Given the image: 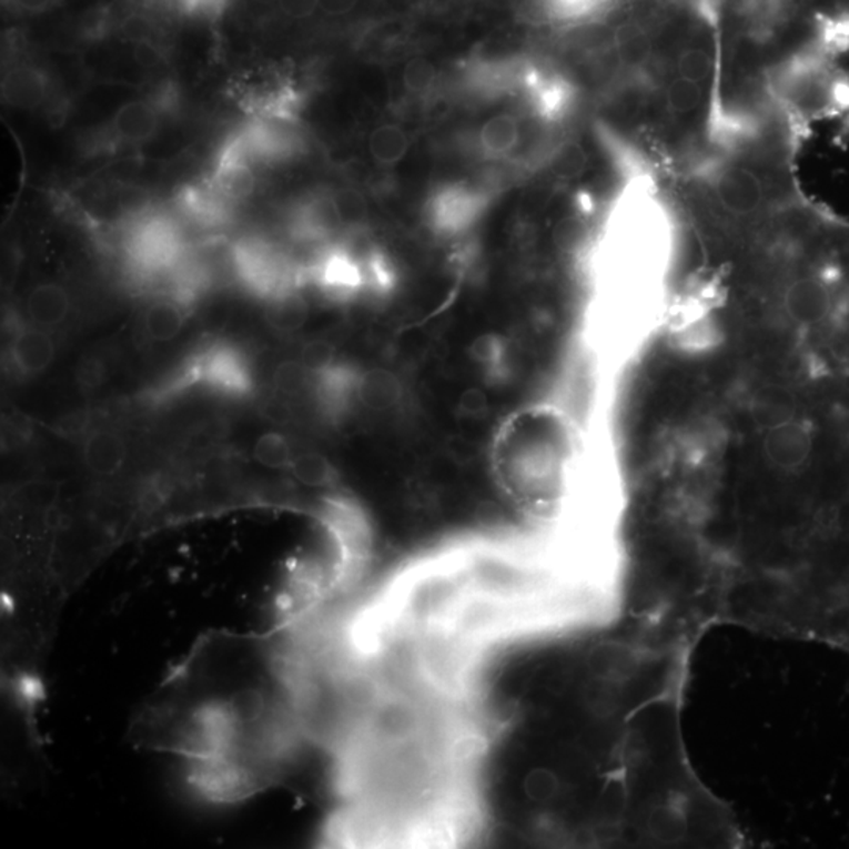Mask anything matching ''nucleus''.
<instances>
[{"label": "nucleus", "instance_id": "29", "mask_svg": "<svg viewBox=\"0 0 849 849\" xmlns=\"http://www.w3.org/2000/svg\"><path fill=\"white\" fill-rule=\"evenodd\" d=\"M256 3H262V6H277L279 0H255Z\"/></svg>", "mask_w": 849, "mask_h": 849}, {"label": "nucleus", "instance_id": "12", "mask_svg": "<svg viewBox=\"0 0 849 849\" xmlns=\"http://www.w3.org/2000/svg\"><path fill=\"white\" fill-rule=\"evenodd\" d=\"M184 326L183 309L173 301H158L145 313L146 335L153 342H170Z\"/></svg>", "mask_w": 849, "mask_h": 849}, {"label": "nucleus", "instance_id": "19", "mask_svg": "<svg viewBox=\"0 0 849 849\" xmlns=\"http://www.w3.org/2000/svg\"><path fill=\"white\" fill-rule=\"evenodd\" d=\"M437 216L443 219L444 224L448 221L453 224H458L459 219L462 222L464 219L475 213V206H477V198L471 192L464 191V189H447L444 194L437 198Z\"/></svg>", "mask_w": 849, "mask_h": 849}, {"label": "nucleus", "instance_id": "18", "mask_svg": "<svg viewBox=\"0 0 849 849\" xmlns=\"http://www.w3.org/2000/svg\"><path fill=\"white\" fill-rule=\"evenodd\" d=\"M560 779L553 769L534 768L526 774L523 780V791L528 801L545 806L553 802L560 792Z\"/></svg>", "mask_w": 849, "mask_h": 849}, {"label": "nucleus", "instance_id": "25", "mask_svg": "<svg viewBox=\"0 0 849 849\" xmlns=\"http://www.w3.org/2000/svg\"><path fill=\"white\" fill-rule=\"evenodd\" d=\"M456 406L462 417L477 421L488 413L489 398L481 387H469L459 395Z\"/></svg>", "mask_w": 849, "mask_h": 849}, {"label": "nucleus", "instance_id": "20", "mask_svg": "<svg viewBox=\"0 0 849 849\" xmlns=\"http://www.w3.org/2000/svg\"><path fill=\"white\" fill-rule=\"evenodd\" d=\"M309 375L311 372L302 365L301 361L282 362L274 370L273 384L275 391L289 396L300 395L307 386Z\"/></svg>", "mask_w": 849, "mask_h": 849}, {"label": "nucleus", "instance_id": "21", "mask_svg": "<svg viewBox=\"0 0 849 849\" xmlns=\"http://www.w3.org/2000/svg\"><path fill=\"white\" fill-rule=\"evenodd\" d=\"M305 221L312 230L319 233H332L343 225L332 195L331 198L313 200L305 211Z\"/></svg>", "mask_w": 849, "mask_h": 849}, {"label": "nucleus", "instance_id": "10", "mask_svg": "<svg viewBox=\"0 0 849 849\" xmlns=\"http://www.w3.org/2000/svg\"><path fill=\"white\" fill-rule=\"evenodd\" d=\"M520 130L518 120L508 113L491 117L488 122L483 124L481 131V143L486 153L493 156H504L509 151L518 146Z\"/></svg>", "mask_w": 849, "mask_h": 849}, {"label": "nucleus", "instance_id": "23", "mask_svg": "<svg viewBox=\"0 0 849 849\" xmlns=\"http://www.w3.org/2000/svg\"><path fill=\"white\" fill-rule=\"evenodd\" d=\"M434 65L428 59L424 57H415L406 63L405 71H403V82L410 92L424 93L433 84Z\"/></svg>", "mask_w": 849, "mask_h": 849}, {"label": "nucleus", "instance_id": "13", "mask_svg": "<svg viewBox=\"0 0 849 849\" xmlns=\"http://www.w3.org/2000/svg\"><path fill=\"white\" fill-rule=\"evenodd\" d=\"M590 669L603 679L618 678L628 674L633 666V653L626 645L606 641L590 653Z\"/></svg>", "mask_w": 849, "mask_h": 849}, {"label": "nucleus", "instance_id": "24", "mask_svg": "<svg viewBox=\"0 0 849 849\" xmlns=\"http://www.w3.org/2000/svg\"><path fill=\"white\" fill-rule=\"evenodd\" d=\"M332 357H334V346L326 340H313L302 350L301 362L311 373H323L330 368Z\"/></svg>", "mask_w": 849, "mask_h": 849}, {"label": "nucleus", "instance_id": "7", "mask_svg": "<svg viewBox=\"0 0 849 849\" xmlns=\"http://www.w3.org/2000/svg\"><path fill=\"white\" fill-rule=\"evenodd\" d=\"M28 313L38 327L59 326L70 313V296L57 283H41L29 294Z\"/></svg>", "mask_w": 849, "mask_h": 849}, {"label": "nucleus", "instance_id": "16", "mask_svg": "<svg viewBox=\"0 0 849 849\" xmlns=\"http://www.w3.org/2000/svg\"><path fill=\"white\" fill-rule=\"evenodd\" d=\"M655 839L664 843H677L688 830L685 813L677 806H659L653 810L648 821Z\"/></svg>", "mask_w": 849, "mask_h": 849}, {"label": "nucleus", "instance_id": "28", "mask_svg": "<svg viewBox=\"0 0 849 849\" xmlns=\"http://www.w3.org/2000/svg\"><path fill=\"white\" fill-rule=\"evenodd\" d=\"M21 9L29 11H43L51 6L52 0H14Z\"/></svg>", "mask_w": 849, "mask_h": 849}, {"label": "nucleus", "instance_id": "9", "mask_svg": "<svg viewBox=\"0 0 849 849\" xmlns=\"http://www.w3.org/2000/svg\"><path fill=\"white\" fill-rule=\"evenodd\" d=\"M368 150L377 164L391 168L405 160L410 150V139L405 130L396 124H383L370 135Z\"/></svg>", "mask_w": 849, "mask_h": 849}, {"label": "nucleus", "instance_id": "5", "mask_svg": "<svg viewBox=\"0 0 849 849\" xmlns=\"http://www.w3.org/2000/svg\"><path fill=\"white\" fill-rule=\"evenodd\" d=\"M82 456L87 467L101 477H112L123 469L128 447L119 433L112 429H97L87 437Z\"/></svg>", "mask_w": 849, "mask_h": 849}, {"label": "nucleus", "instance_id": "2", "mask_svg": "<svg viewBox=\"0 0 849 849\" xmlns=\"http://www.w3.org/2000/svg\"><path fill=\"white\" fill-rule=\"evenodd\" d=\"M764 452L768 462L784 472H798L813 462L817 432L807 421H784L765 434Z\"/></svg>", "mask_w": 849, "mask_h": 849}, {"label": "nucleus", "instance_id": "15", "mask_svg": "<svg viewBox=\"0 0 849 849\" xmlns=\"http://www.w3.org/2000/svg\"><path fill=\"white\" fill-rule=\"evenodd\" d=\"M254 458L270 469H290L294 462L292 445L281 433H264L254 445Z\"/></svg>", "mask_w": 849, "mask_h": 849}, {"label": "nucleus", "instance_id": "27", "mask_svg": "<svg viewBox=\"0 0 849 849\" xmlns=\"http://www.w3.org/2000/svg\"><path fill=\"white\" fill-rule=\"evenodd\" d=\"M320 11L330 18H342L353 13L361 0H319Z\"/></svg>", "mask_w": 849, "mask_h": 849}, {"label": "nucleus", "instance_id": "22", "mask_svg": "<svg viewBox=\"0 0 849 849\" xmlns=\"http://www.w3.org/2000/svg\"><path fill=\"white\" fill-rule=\"evenodd\" d=\"M343 225H358L367 219L368 205L364 195L354 189H340L332 195Z\"/></svg>", "mask_w": 849, "mask_h": 849}, {"label": "nucleus", "instance_id": "26", "mask_svg": "<svg viewBox=\"0 0 849 849\" xmlns=\"http://www.w3.org/2000/svg\"><path fill=\"white\" fill-rule=\"evenodd\" d=\"M277 6L292 19H309L320 11L319 0H279Z\"/></svg>", "mask_w": 849, "mask_h": 849}, {"label": "nucleus", "instance_id": "1", "mask_svg": "<svg viewBox=\"0 0 849 849\" xmlns=\"http://www.w3.org/2000/svg\"><path fill=\"white\" fill-rule=\"evenodd\" d=\"M289 679L271 640L211 634L143 707L132 739L191 758L213 798H244L274 779L289 742Z\"/></svg>", "mask_w": 849, "mask_h": 849}, {"label": "nucleus", "instance_id": "8", "mask_svg": "<svg viewBox=\"0 0 849 849\" xmlns=\"http://www.w3.org/2000/svg\"><path fill=\"white\" fill-rule=\"evenodd\" d=\"M2 92L7 103L13 108L33 109L47 98V79L36 68L18 67L7 74Z\"/></svg>", "mask_w": 849, "mask_h": 849}, {"label": "nucleus", "instance_id": "14", "mask_svg": "<svg viewBox=\"0 0 849 849\" xmlns=\"http://www.w3.org/2000/svg\"><path fill=\"white\" fill-rule=\"evenodd\" d=\"M290 471L301 485L309 488H323L335 481L334 466L320 453H304L296 456Z\"/></svg>", "mask_w": 849, "mask_h": 849}, {"label": "nucleus", "instance_id": "11", "mask_svg": "<svg viewBox=\"0 0 849 849\" xmlns=\"http://www.w3.org/2000/svg\"><path fill=\"white\" fill-rule=\"evenodd\" d=\"M266 320L274 331L281 334H294L307 323V302L297 294H283L275 297L266 309Z\"/></svg>", "mask_w": 849, "mask_h": 849}, {"label": "nucleus", "instance_id": "6", "mask_svg": "<svg viewBox=\"0 0 849 849\" xmlns=\"http://www.w3.org/2000/svg\"><path fill=\"white\" fill-rule=\"evenodd\" d=\"M158 130V112L145 101L123 104L112 119V131L117 139L127 143L149 141Z\"/></svg>", "mask_w": 849, "mask_h": 849}, {"label": "nucleus", "instance_id": "3", "mask_svg": "<svg viewBox=\"0 0 849 849\" xmlns=\"http://www.w3.org/2000/svg\"><path fill=\"white\" fill-rule=\"evenodd\" d=\"M195 380L205 381L210 386L232 394H244L251 387L245 362L236 351L230 348H211L195 361L194 368L189 370Z\"/></svg>", "mask_w": 849, "mask_h": 849}, {"label": "nucleus", "instance_id": "4", "mask_svg": "<svg viewBox=\"0 0 849 849\" xmlns=\"http://www.w3.org/2000/svg\"><path fill=\"white\" fill-rule=\"evenodd\" d=\"M10 354L22 375H40L54 361V340L43 327H24L14 335Z\"/></svg>", "mask_w": 849, "mask_h": 849}, {"label": "nucleus", "instance_id": "17", "mask_svg": "<svg viewBox=\"0 0 849 849\" xmlns=\"http://www.w3.org/2000/svg\"><path fill=\"white\" fill-rule=\"evenodd\" d=\"M255 179L251 169L237 160L226 161L218 176V186L225 198L244 200L254 191Z\"/></svg>", "mask_w": 849, "mask_h": 849}]
</instances>
